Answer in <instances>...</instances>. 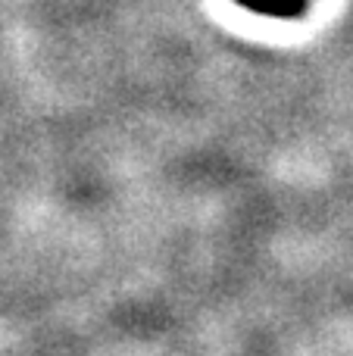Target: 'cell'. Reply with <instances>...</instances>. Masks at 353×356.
Listing matches in <instances>:
<instances>
[{
  "label": "cell",
  "instance_id": "1",
  "mask_svg": "<svg viewBox=\"0 0 353 356\" xmlns=\"http://www.w3.org/2000/svg\"><path fill=\"white\" fill-rule=\"evenodd\" d=\"M238 3L272 19H294L306 10V0H238Z\"/></svg>",
  "mask_w": 353,
  "mask_h": 356
}]
</instances>
